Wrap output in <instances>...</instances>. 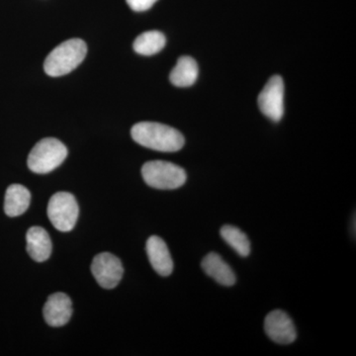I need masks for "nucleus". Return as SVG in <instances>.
<instances>
[{
	"mask_svg": "<svg viewBox=\"0 0 356 356\" xmlns=\"http://www.w3.org/2000/svg\"><path fill=\"white\" fill-rule=\"evenodd\" d=\"M133 140L140 146L163 153H175L184 146V137L177 129L156 122H140L131 130Z\"/></svg>",
	"mask_w": 356,
	"mask_h": 356,
	"instance_id": "f257e3e1",
	"label": "nucleus"
},
{
	"mask_svg": "<svg viewBox=\"0 0 356 356\" xmlns=\"http://www.w3.org/2000/svg\"><path fill=\"white\" fill-rule=\"evenodd\" d=\"M88 47L81 39H70L58 44L44 60V70L48 76L57 77L70 74L83 62Z\"/></svg>",
	"mask_w": 356,
	"mask_h": 356,
	"instance_id": "f03ea898",
	"label": "nucleus"
},
{
	"mask_svg": "<svg viewBox=\"0 0 356 356\" xmlns=\"http://www.w3.org/2000/svg\"><path fill=\"white\" fill-rule=\"evenodd\" d=\"M67 147L55 138H44L33 147L28 156V168L31 172L44 175L53 172L64 163Z\"/></svg>",
	"mask_w": 356,
	"mask_h": 356,
	"instance_id": "7ed1b4c3",
	"label": "nucleus"
},
{
	"mask_svg": "<svg viewBox=\"0 0 356 356\" xmlns=\"http://www.w3.org/2000/svg\"><path fill=\"white\" fill-rule=\"evenodd\" d=\"M142 175L149 186L163 191L179 188L187 179L184 168L165 161H147L143 165Z\"/></svg>",
	"mask_w": 356,
	"mask_h": 356,
	"instance_id": "20e7f679",
	"label": "nucleus"
},
{
	"mask_svg": "<svg viewBox=\"0 0 356 356\" xmlns=\"http://www.w3.org/2000/svg\"><path fill=\"white\" fill-rule=\"evenodd\" d=\"M79 208L76 199L69 192H58L48 204V217L58 231L67 233L76 226Z\"/></svg>",
	"mask_w": 356,
	"mask_h": 356,
	"instance_id": "39448f33",
	"label": "nucleus"
},
{
	"mask_svg": "<svg viewBox=\"0 0 356 356\" xmlns=\"http://www.w3.org/2000/svg\"><path fill=\"white\" fill-rule=\"evenodd\" d=\"M259 107L271 121L280 122L284 114V83L280 76L270 77L259 93Z\"/></svg>",
	"mask_w": 356,
	"mask_h": 356,
	"instance_id": "423d86ee",
	"label": "nucleus"
},
{
	"mask_svg": "<svg viewBox=\"0 0 356 356\" xmlns=\"http://www.w3.org/2000/svg\"><path fill=\"white\" fill-rule=\"evenodd\" d=\"M91 273L100 286L104 289H113L120 283L124 268L118 257L110 252H102L93 259Z\"/></svg>",
	"mask_w": 356,
	"mask_h": 356,
	"instance_id": "0eeeda50",
	"label": "nucleus"
},
{
	"mask_svg": "<svg viewBox=\"0 0 356 356\" xmlns=\"http://www.w3.org/2000/svg\"><path fill=\"white\" fill-rule=\"evenodd\" d=\"M264 331L271 341L290 344L296 339L297 332L292 318L284 311L270 312L264 321Z\"/></svg>",
	"mask_w": 356,
	"mask_h": 356,
	"instance_id": "6e6552de",
	"label": "nucleus"
},
{
	"mask_svg": "<svg viewBox=\"0 0 356 356\" xmlns=\"http://www.w3.org/2000/svg\"><path fill=\"white\" fill-rule=\"evenodd\" d=\"M43 314L47 324L53 327H63L72 318V300L65 293L51 294L44 304Z\"/></svg>",
	"mask_w": 356,
	"mask_h": 356,
	"instance_id": "1a4fd4ad",
	"label": "nucleus"
},
{
	"mask_svg": "<svg viewBox=\"0 0 356 356\" xmlns=\"http://www.w3.org/2000/svg\"><path fill=\"white\" fill-rule=\"evenodd\" d=\"M146 250L149 261L156 273L161 276H168L172 273V255L163 238L152 236L147 241Z\"/></svg>",
	"mask_w": 356,
	"mask_h": 356,
	"instance_id": "9d476101",
	"label": "nucleus"
},
{
	"mask_svg": "<svg viewBox=\"0 0 356 356\" xmlns=\"http://www.w3.org/2000/svg\"><path fill=\"white\" fill-rule=\"evenodd\" d=\"M27 252L33 261L44 262L51 254V242L48 232L42 227L34 226L26 234Z\"/></svg>",
	"mask_w": 356,
	"mask_h": 356,
	"instance_id": "9b49d317",
	"label": "nucleus"
},
{
	"mask_svg": "<svg viewBox=\"0 0 356 356\" xmlns=\"http://www.w3.org/2000/svg\"><path fill=\"white\" fill-rule=\"evenodd\" d=\"M203 270L222 286H233L236 283V274L231 266L216 252H210L204 257L201 264Z\"/></svg>",
	"mask_w": 356,
	"mask_h": 356,
	"instance_id": "f8f14e48",
	"label": "nucleus"
},
{
	"mask_svg": "<svg viewBox=\"0 0 356 356\" xmlns=\"http://www.w3.org/2000/svg\"><path fill=\"white\" fill-rule=\"evenodd\" d=\"M31 202V193L21 184L8 186L4 200V211L8 217H18L24 214Z\"/></svg>",
	"mask_w": 356,
	"mask_h": 356,
	"instance_id": "ddd939ff",
	"label": "nucleus"
},
{
	"mask_svg": "<svg viewBox=\"0 0 356 356\" xmlns=\"http://www.w3.org/2000/svg\"><path fill=\"white\" fill-rule=\"evenodd\" d=\"M198 72V65L194 58L181 57L170 72V81L177 88H189L197 81Z\"/></svg>",
	"mask_w": 356,
	"mask_h": 356,
	"instance_id": "4468645a",
	"label": "nucleus"
},
{
	"mask_svg": "<svg viewBox=\"0 0 356 356\" xmlns=\"http://www.w3.org/2000/svg\"><path fill=\"white\" fill-rule=\"evenodd\" d=\"M166 39L165 35L159 31L143 33L134 42V50L142 56H153L165 48Z\"/></svg>",
	"mask_w": 356,
	"mask_h": 356,
	"instance_id": "2eb2a0df",
	"label": "nucleus"
},
{
	"mask_svg": "<svg viewBox=\"0 0 356 356\" xmlns=\"http://www.w3.org/2000/svg\"><path fill=\"white\" fill-rule=\"evenodd\" d=\"M221 236L229 247L242 257H247L250 254V242L247 235L238 228L231 225L222 227Z\"/></svg>",
	"mask_w": 356,
	"mask_h": 356,
	"instance_id": "dca6fc26",
	"label": "nucleus"
},
{
	"mask_svg": "<svg viewBox=\"0 0 356 356\" xmlns=\"http://www.w3.org/2000/svg\"><path fill=\"white\" fill-rule=\"evenodd\" d=\"M126 1L132 10L142 13L152 8L158 0H126Z\"/></svg>",
	"mask_w": 356,
	"mask_h": 356,
	"instance_id": "f3484780",
	"label": "nucleus"
}]
</instances>
